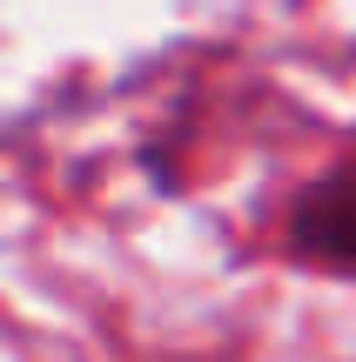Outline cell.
Here are the masks:
<instances>
[{
  "mask_svg": "<svg viewBox=\"0 0 356 362\" xmlns=\"http://www.w3.org/2000/svg\"><path fill=\"white\" fill-rule=\"evenodd\" d=\"M282 242L303 269L336 275V282H356V155L330 161L323 175H309L289 202V221H282Z\"/></svg>",
  "mask_w": 356,
  "mask_h": 362,
  "instance_id": "6da1fadb",
  "label": "cell"
}]
</instances>
